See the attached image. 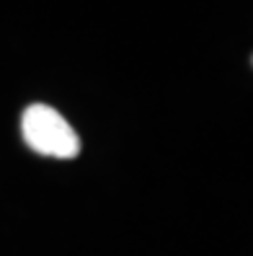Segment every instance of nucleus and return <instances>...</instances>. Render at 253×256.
Wrapping results in <instances>:
<instances>
[{
	"label": "nucleus",
	"instance_id": "f257e3e1",
	"mask_svg": "<svg viewBox=\"0 0 253 256\" xmlns=\"http://www.w3.org/2000/svg\"><path fill=\"white\" fill-rule=\"evenodd\" d=\"M21 132L28 148L49 158H75L80 140L70 122L47 104H31L21 116Z\"/></svg>",
	"mask_w": 253,
	"mask_h": 256
}]
</instances>
